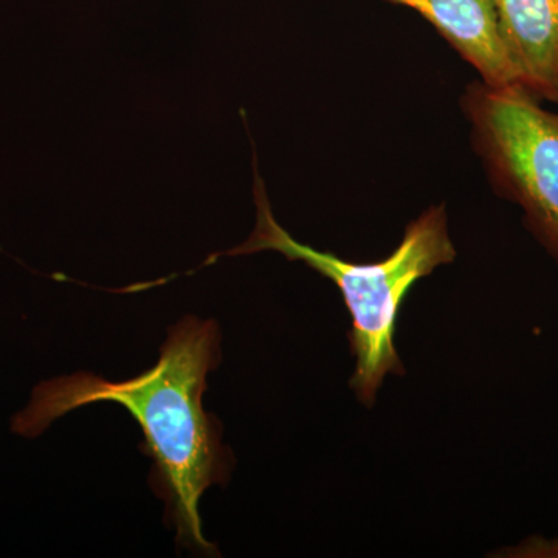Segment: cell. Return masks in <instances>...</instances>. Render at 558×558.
I'll use <instances>...</instances> for the list:
<instances>
[{
  "mask_svg": "<svg viewBox=\"0 0 558 558\" xmlns=\"http://www.w3.org/2000/svg\"><path fill=\"white\" fill-rule=\"evenodd\" d=\"M220 341L215 319L182 318L170 329L153 368L123 381L90 373L40 381L27 409L13 417L11 429L36 438L70 411L119 403L142 428L145 453L154 461L150 481L167 502L180 545L201 556H219L202 532L199 505L209 487L227 484L234 462L218 418L202 403L208 373L222 357Z\"/></svg>",
  "mask_w": 558,
  "mask_h": 558,
  "instance_id": "cell-1",
  "label": "cell"
},
{
  "mask_svg": "<svg viewBox=\"0 0 558 558\" xmlns=\"http://www.w3.org/2000/svg\"><path fill=\"white\" fill-rule=\"evenodd\" d=\"M253 193L256 202L255 230L240 247L230 250L226 255H253L271 250L289 260H301L337 286L352 319L348 340L355 357V369L349 388L363 405H374L385 377L405 374L395 344L403 300L418 279L428 277L438 267L457 258L446 207L428 208L407 226L402 241L387 259L365 264L351 263L293 240L275 219L256 167V156Z\"/></svg>",
  "mask_w": 558,
  "mask_h": 558,
  "instance_id": "cell-2",
  "label": "cell"
},
{
  "mask_svg": "<svg viewBox=\"0 0 558 558\" xmlns=\"http://www.w3.org/2000/svg\"><path fill=\"white\" fill-rule=\"evenodd\" d=\"M464 109L495 189L558 263V112L521 86L486 83L469 87Z\"/></svg>",
  "mask_w": 558,
  "mask_h": 558,
  "instance_id": "cell-3",
  "label": "cell"
},
{
  "mask_svg": "<svg viewBox=\"0 0 558 558\" xmlns=\"http://www.w3.org/2000/svg\"><path fill=\"white\" fill-rule=\"evenodd\" d=\"M519 86L558 105V0H494Z\"/></svg>",
  "mask_w": 558,
  "mask_h": 558,
  "instance_id": "cell-4",
  "label": "cell"
},
{
  "mask_svg": "<svg viewBox=\"0 0 558 558\" xmlns=\"http://www.w3.org/2000/svg\"><path fill=\"white\" fill-rule=\"evenodd\" d=\"M409 7L440 33L470 62L484 83L494 87L519 86L510 64L494 0H387Z\"/></svg>",
  "mask_w": 558,
  "mask_h": 558,
  "instance_id": "cell-5",
  "label": "cell"
},
{
  "mask_svg": "<svg viewBox=\"0 0 558 558\" xmlns=\"http://www.w3.org/2000/svg\"><path fill=\"white\" fill-rule=\"evenodd\" d=\"M509 557L558 558V538H529L509 550Z\"/></svg>",
  "mask_w": 558,
  "mask_h": 558,
  "instance_id": "cell-6",
  "label": "cell"
}]
</instances>
